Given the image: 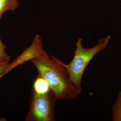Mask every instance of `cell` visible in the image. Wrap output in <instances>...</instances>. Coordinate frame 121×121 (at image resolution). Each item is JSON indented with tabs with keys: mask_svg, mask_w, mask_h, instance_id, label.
Masks as SVG:
<instances>
[{
	"mask_svg": "<svg viewBox=\"0 0 121 121\" xmlns=\"http://www.w3.org/2000/svg\"><path fill=\"white\" fill-rule=\"evenodd\" d=\"M50 86L56 100L76 98L79 94L71 80L66 64L54 56H42L31 60Z\"/></svg>",
	"mask_w": 121,
	"mask_h": 121,
	"instance_id": "6da1fadb",
	"label": "cell"
},
{
	"mask_svg": "<svg viewBox=\"0 0 121 121\" xmlns=\"http://www.w3.org/2000/svg\"><path fill=\"white\" fill-rule=\"evenodd\" d=\"M110 39V36H107L100 39L97 45L89 49H86L82 47L81 39L76 43V48L73 58L70 63L66 64V67L71 80L79 94L82 93V78L87 66L96 54L106 48Z\"/></svg>",
	"mask_w": 121,
	"mask_h": 121,
	"instance_id": "7a4b0ae2",
	"label": "cell"
},
{
	"mask_svg": "<svg viewBox=\"0 0 121 121\" xmlns=\"http://www.w3.org/2000/svg\"><path fill=\"white\" fill-rule=\"evenodd\" d=\"M56 101L51 89L43 94H38L33 89L29 101L30 108L25 121H55L54 108Z\"/></svg>",
	"mask_w": 121,
	"mask_h": 121,
	"instance_id": "3957f363",
	"label": "cell"
},
{
	"mask_svg": "<svg viewBox=\"0 0 121 121\" xmlns=\"http://www.w3.org/2000/svg\"><path fill=\"white\" fill-rule=\"evenodd\" d=\"M48 55L44 50L41 37L37 35L34 38L31 44L12 63H9L7 70V74L17 66L22 65L27 61L39 56Z\"/></svg>",
	"mask_w": 121,
	"mask_h": 121,
	"instance_id": "277c9868",
	"label": "cell"
},
{
	"mask_svg": "<svg viewBox=\"0 0 121 121\" xmlns=\"http://www.w3.org/2000/svg\"><path fill=\"white\" fill-rule=\"evenodd\" d=\"M33 90L36 93L43 94L47 93L50 90L49 84L43 78L38 75L33 84Z\"/></svg>",
	"mask_w": 121,
	"mask_h": 121,
	"instance_id": "5b68a950",
	"label": "cell"
},
{
	"mask_svg": "<svg viewBox=\"0 0 121 121\" xmlns=\"http://www.w3.org/2000/svg\"><path fill=\"white\" fill-rule=\"evenodd\" d=\"M18 6V0H0V20L4 12L14 11Z\"/></svg>",
	"mask_w": 121,
	"mask_h": 121,
	"instance_id": "8992f818",
	"label": "cell"
},
{
	"mask_svg": "<svg viewBox=\"0 0 121 121\" xmlns=\"http://www.w3.org/2000/svg\"><path fill=\"white\" fill-rule=\"evenodd\" d=\"M113 121H121V91L119 92L112 110Z\"/></svg>",
	"mask_w": 121,
	"mask_h": 121,
	"instance_id": "52a82bcc",
	"label": "cell"
},
{
	"mask_svg": "<svg viewBox=\"0 0 121 121\" xmlns=\"http://www.w3.org/2000/svg\"><path fill=\"white\" fill-rule=\"evenodd\" d=\"M7 46L2 43L0 39V63H9L11 60V57L6 53L5 49Z\"/></svg>",
	"mask_w": 121,
	"mask_h": 121,
	"instance_id": "ba28073f",
	"label": "cell"
},
{
	"mask_svg": "<svg viewBox=\"0 0 121 121\" xmlns=\"http://www.w3.org/2000/svg\"><path fill=\"white\" fill-rule=\"evenodd\" d=\"M9 63H0V76L7 74V71L8 68Z\"/></svg>",
	"mask_w": 121,
	"mask_h": 121,
	"instance_id": "9c48e42d",
	"label": "cell"
},
{
	"mask_svg": "<svg viewBox=\"0 0 121 121\" xmlns=\"http://www.w3.org/2000/svg\"><path fill=\"white\" fill-rule=\"evenodd\" d=\"M3 76L4 75L0 76V78H2V76Z\"/></svg>",
	"mask_w": 121,
	"mask_h": 121,
	"instance_id": "30bf717a",
	"label": "cell"
}]
</instances>
